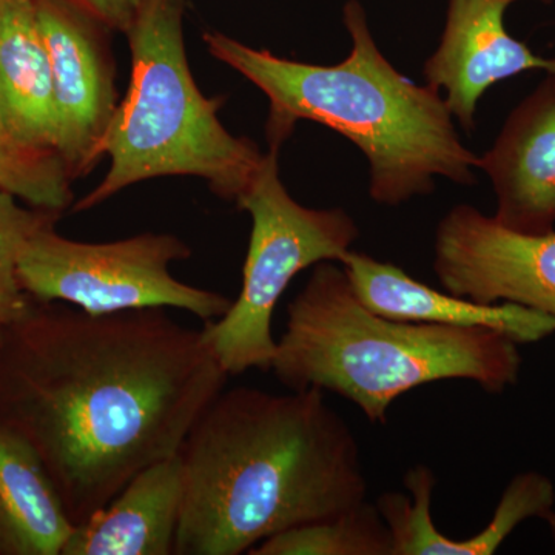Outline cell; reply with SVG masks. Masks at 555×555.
<instances>
[{"instance_id": "1", "label": "cell", "mask_w": 555, "mask_h": 555, "mask_svg": "<svg viewBox=\"0 0 555 555\" xmlns=\"http://www.w3.org/2000/svg\"><path fill=\"white\" fill-rule=\"evenodd\" d=\"M42 305L3 327L0 422L30 440L78 526L179 454L229 374L167 309Z\"/></svg>"}, {"instance_id": "2", "label": "cell", "mask_w": 555, "mask_h": 555, "mask_svg": "<svg viewBox=\"0 0 555 555\" xmlns=\"http://www.w3.org/2000/svg\"><path fill=\"white\" fill-rule=\"evenodd\" d=\"M179 456L184 503L175 555L248 554L367 500L357 437L317 389L222 390Z\"/></svg>"}, {"instance_id": "3", "label": "cell", "mask_w": 555, "mask_h": 555, "mask_svg": "<svg viewBox=\"0 0 555 555\" xmlns=\"http://www.w3.org/2000/svg\"><path fill=\"white\" fill-rule=\"evenodd\" d=\"M352 50L337 65L284 60L222 33H204L208 53L269 100V149H281L299 120L338 131L364 153L369 193L382 206L429 195L437 177L476 182L478 156L460 141L440 91L418 86L383 56L358 0L345 5Z\"/></svg>"}, {"instance_id": "4", "label": "cell", "mask_w": 555, "mask_h": 555, "mask_svg": "<svg viewBox=\"0 0 555 555\" xmlns=\"http://www.w3.org/2000/svg\"><path fill=\"white\" fill-rule=\"evenodd\" d=\"M518 346L491 328L378 315L358 299L343 266L324 261L288 302L270 371L291 390L338 393L385 425L397 398L429 383L467 379L505 392L520 377Z\"/></svg>"}, {"instance_id": "5", "label": "cell", "mask_w": 555, "mask_h": 555, "mask_svg": "<svg viewBox=\"0 0 555 555\" xmlns=\"http://www.w3.org/2000/svg\"><path fill=\"white\" fill-rule=\"evenodd\" d=\"M184 0H144L126 31L131 53L129 91L116 107L101 155L109 169L73 207L101 206L130 185L153 178L196 177L219 198L238 204L264 155L218 118L222 100L204 96L190 72Z\"/></svg>"}, {"instance_id": "6", "label": "cell", "mask_w": 555, "mask_h": 555, "mask_svg": "<svg viewBox=\"0 0 555 555\" xmlns=\"http://www.w3.org/2000/svg\"><path fill=\"white\" fill-rule=\"evenodd\" d=\"M278 153L269 149L254 184L236 204L251 217L238 298L224 317L203 328L229 377L250 369L270 371L276 352L273 313L288 284L320 262H341L360 235L343 208L317 210L292 198L280 179Z\"/></svg>"}, {"instance_id": "7", "label": "cell", "mask_w": 555, "mask_h": 555, "mask_svg": "<svg viewBox=\"0 0 555 555\" xmlns=\"http://www.w3.org/2000/svg\"><path fill=\"white\" fill-rule=\"evenodd\" d=\"M192 248L169 233H142L113 243L65 238L47 222L25 243L22 287L35 301L64 302L93 315L141 309H178L204 323L229 312L232 299L181 283L170 264Z\"/></svg>"}, {"instance_id": "8", "label": "cell", "mask_w": 555, "mask_h": 555, "mask_svg": "<svg viewBox=\"0 0 555 555\" xmlns=\"http://www.w3.org/2000/svg\"><path fill=\"white\" fill-rule=\"evenodd\" d=\"M434 270L444 291L481 305L524 306L555 321V232L507 229L477 208L441 219Z\"/></svg>"}, {"instance_id": "9", "label": "cell", "mask_w": 555, "mask_h": 555, "mask_svg": "<svg viewBox=\"0 0 555 555\" xmlns=\"http://www.w3.org/2000/svg\"><path fill=\"white\" fill-rule=\"evenodd\" d=\"M53 76L60 118V158L69 179L102 159L101 144L115 115V75L96 21L68 0H35Z\"/></svg>"}, {"instance_id": "10", "label": "cell", "mask_w": 555, "mask_h": 555, "mask_svg": "<svg viewBox=\"0 0 555 555\" xmlns=\"http://www.w3.org/2000/svg\"><path fill=\"white\" fill-rule=\"evenodd\" d=\"M516 2L449 0L443 36L426 61L425 78L427 86L447 91L444 102L466 131L476 127L478 102L494 83L532 69L555 73V60L539 56L506 30V11Z\"/></svg>"}, {"instance_id": "11", "label": "cell", "mask_w": 555, "mask_h": 555, "mask_svg": "<svg viewBox=\"0 0 555 555\" xmlns=\"http://www.w3.org/2000/svg\"><path fill=\"white\" fill-rule=\"evenodd\" d=\"M507 229L545 233L555 224V73L514 108L495 144L478 158Z\"/></svg>"}, {"instance_id": "12", "label": "cell", "mask_w": 555, "mask_h": 555, "mask_svg": "<svg viewBox=\"0 0 555 555\" xmlns=\"http://www.w3.org/2000/svg\"><path fill=\"white\" fill-rule=\"evenodd\" d=\"M339 264L358 299L378 315L412 323L451 327L491 328L518 345L542 341L555 334L553 318L524 306L481 305L469 298L437 291L414 280L403 269L349 250Z\"/></svg>"}, {"instance_id": "13", "label": "cell", "mask_w": 555, "mask_h": 555, "mask_svg": "<svg viewBox=\"0 0 555 555\" xmlns=\"http://www.w3.org/2000/svg\"><path fill=\"white\" fill-rule=\"evenodd\" d=\"M0 108L28 158L62 164L53 76L35 0H3L0 10Z\"/></svg>"}, {"instance_id": "14", "label": "cell", "mask_w": 555, "mask_h": 555, "mask_svg": "<svg viewBox=\"0 0 555 555\" xmlns=\"http://www.w3.org/2000/svg\"><path fill=\"white\" fill-rule=\"evenodd\" d=\"M184 503L181 456L141 470L107 505L75 526L62 555H175Z\"/></svg>"}, {"instance_id": "15", "label": "cell", "mask_w": 555, "mask_h": 555, "mask_svg": "<svg viewBox=\"0 0 555 555\" xmlns=\"http://www.w3.org/2000/svg\"><path fill=\"white\" fill-rule=\"evenodd\" d=\"M434 486L418 481L409 495L397 492L383 506L392 540V555H492L528 518H542L554 509L553 481L543 474H518L506 486L483 531L465 540L441 534L433 520Z\"/></svg>"}, {"instance_id": "16", "label": "cell", "mask_w": 555, "mask_h": 555, "mask_svg": "<svg viewBox=\"0 0 555 555\" xmlns=\"http://www.w3.org/2000/svg\"><path fill=\"white\" fill-rule=\"evenodd\" d=\"M73 531L42 456L0 422V555H62Z\"/></svg>"}, {"instance_id": "17", "label": "cell", "mask_w": 555, "mask_h": 555, "mask_svg": "<svg viewBox=\"0 0 555 555\" xmlns=\"http://www.w3.org/2000/svg\"><path fill=\"white\" fill-rule=\"evenodd\" d=\"M248 555H392V540L377 505L364 500L270 537Z\"/></svg>"}, {"instance_id": "18", "label": "cell", "mask_w": 555, "mask_h": 555, "mask_svg": "<svg viewBox=\"0 0 555 555\" xmlns=\"http://www.w3.org/2000/svg\"><path fill=\"white\" fill-rule=\"evenodd\" d=\"M57 215L27 210L16 196L0 190V327L13 326L30 315L35 299L21 284L22 248L36 230Z\"/></svg>"}, {"instance_id": "19", "label": "cell", "mask_w": 555, "mask_h": 555, "mask_svg": "<svg viewBox=\"0 0 555 555\" xmlns=\"http://www.w3.org/2000/svg\"><path fill=\"white\" fill-rule=\"evenodd\" d=\"M2 2L0 0V10ZM69 181L61 164L39 163L16 147L0 108V190L39 210L61 214L73 199Z\"/></svg>"}, {"instance_id": "20", "label": "cell", "mask_w": 555, "mask_h": 555, "mask_svg": "<svg viewBox=\"0 0 555 555\" xmlns=\"http://www.w3.org/2000/svg\"><path fill=\"white\" fill-rule=\"evenodd\" d=\"M91 20L109 30L126 33L144 0H68Z\"/></svg>"}, {"instance_id": "21", "label": "cell", "mask_w": 555, "mask_h": 555, "mask_svg": "<svg viewBox=\"0 0 555 555\" xmlns=\"http://www.w3.org/2000/svg\"><path fill=\"white\" fill-rule=\"evenodd\" d=\"M542 520H545L547 528H550L551 539H553L555 550V511L551 509L550 513H546L545 516L542 517Z\"/></svg>"}, {"instance_id": "22", "label": "cell", "mask_w": 555, "mask_h": 555, "mask_svg": "<svg viewBox=\"0 0 555 555\" xmlns=\"http://www.w3.org/2000/svg\"><path fill=\"white\" fill-rule=\"evenodd\" d=\"M3 327H0V343H2Z\"/></svg>"}]
</instances>
